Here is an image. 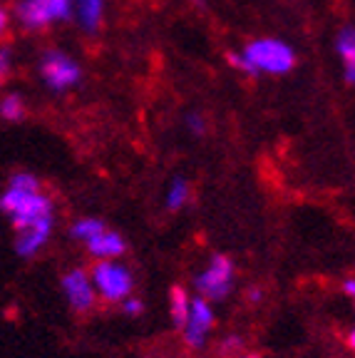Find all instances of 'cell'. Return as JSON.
I'll list each match as a JSON object with an SVG mask.
<instances>
[{"instance_id":"cell-1","label":"cell","mask_w":355,"mask_h":358,"mask_svg":"<svg viewBox=\"0 0 355 358\" xmlns=\"http://www.w3.org/2000/svg\"><path fill=\"white\" fill-rule=\"evenodd\" d=\"M0 212L13 219L15 229H25V227L38 222L45 214H55V209H52L50 196H45L40 189L28 192V189L8 187V192L0 194Z\"/></svg>"},{"instance_id":"cell-2","label":"cell","mask_w":355,"mask_h":358,"mask_svg":"<svg viewBox=\"0 0 355 358\" xmlns=\"http://www.w3.org/2000/svg\"><path fill=\"white\" fill-rule=\"evenodd\" d=\"M244 57L259 73H271V75L289 73L296 65V52L291 50V45L273 38H261L249 43L244 50Z\"/></svg>"},{"instance_id":"cell-3","label":"cell","mask_w":355,"mask_h":358,"mask_svg":"<svg viewBox=\"0 0 355 358\" xmlns=\"http://www.w3.org/2000/svg\"><path fill=\"white\" fill-rule=\"evenodd\" d=\"M92 286L107 301H122L134 289V276L127 266L112 264L110 259H100L92 266Z\"/></svg>"},{"instance_id":"cell-4","label":"cell","mask_w":355,"mask_h":358,"mask_svg":"<svg viewBox=\"0 0 355 358\" xmlns=\"http://www.w3.org/2000/svg\"><path fill=\"white\" fill-rule=\"evenodd\" d=\"M233 279H236V268L231 259L224 254H214L209 268L196 276L194 284L199 289V296H204L206 301H224L231 294Z\"/></svg>"},{"instance_id":"cell-5","label":"cell","mask_w":355,"mask_h":358,"mask_svg":"<svg viewBox=\"0 0 355 358\" xmlns=\"http://www.w3.org/2000/svg\"><path fill=\"white\" fill-rule=\"evenodd\" d=\"M40 75H43L45 85L50 90L65 92L67 87L80 83L82 70H80V65L70 55H65L60 50H50L45 52L43 60H40Z\"/></svg>"},{"instance_id":"cell-6","label":"cell","mask_w":355,"mask_h":358,"mask_svg":"<svg viewBox=\"0 0 355 358\" xmlns=\"http://www.w3.org/2000/svg\"><path fill=\"white\" fill-rule=\"evenodd\" d=\"M73 13V0H22L17 3V17L28 30H40L52 20H65Z\"/></svg>"},{"instance_id":"cell-7","label":"cell","mask_w":355,"mask_h":358,"mask_svg":"<svg viewBox=\"0 0 355 358\" xmlns=\"http://www.w3.org/2000/svg\"><path fill=\"white\" fill-rule=\"evenodd\" d=\"M211 326H214V311H211L209 301L204 296H196L189 301L187 324L182 326L184 341L191 351H199L206 346V336H209Z\"/></svg>"},{"instance_id":"cell-8","label":"cell","mask_w":355,"mask_h":358,"mask_svg":"<svg viewBox=\"0 0 355 358\" xmlns=\"http://www.w3.org/2000/svg\"><path fill=\"white\" fill-rule=\"evenodd\" d=\"M52 229H55V214H45L38 222H33L25 229H17L15 239V252L20 259H33L40 254L48 239H50Z\"/></svg>"},{"instance_id":"cell-9","label":"cell","mask_w":355,"mask_h":358,"mask_svg":"<svg viewBox=\"0 0 355 358\" xmlns=\"http://www.w3.org/2000/svg\"><path fill=\"white\" fill-rule=\"evenodd\" d=\"M62 291L67 294V301L73 306V311L87 313L94 306V286L89 276L85 274V268H73L62 276Z\"/></svg>"},{"instance_id":"cell-10","label":"cell","mask_w":355,"mask_h":358,"mask_svg":"<svg viewBox=\"0 0 355 358\" xmlns=\"http://www.w3.org/2000/svg\"><path fill=\"white\" fill-rule=\"evenodd\" d=\"M124 249H127V241L119 231L105 229L100 234H94L92 239H87V252L94 259H117L122 257Z\"/></svg>"},{"instance_id":"cell-11","label":"cell","mask_w":355,"mask_h":358,"mask_svg":"<svg viewBox=\"0 0 355 358\" xmlns=\"http://www.w3.org/2000/svg\"><path fill=\"white\" fill-rule=\"evenodd\" d=\"M75 6H78V20L82 25V30L94 33V30L100 28L102 0H75Z\"/></svg>"},{"instance_id":"cell-12","label":"cell","mask_w":355,"mask_h":358,"mask_svg":"<svg viewBox=\"0 0 355 358\" xmlns=\"http://www.w3.org/2000/svg\"><path fill=\"white\" fill-rule=\"evenodd\" d=\"M105 222L97 217H85V219H78V222L70 227V236L78 241H87L92 239L94 234H100V231H105Z\"/></svg>"},{"instance_id":"cell-13","label":"cell","mask_w":355,"mask_h":358,"mask_svg":"<svg viewBox=\"0 0 355 358\" xmlns=\"http://www.w3.org/2000/svg\"><path fill=\"white\" fill-rule=\"evenodd\" d=\"M169 299H172V321L177 329H182L187 324V313H189V296L184 286H172L169 291Z\"/></svg>"},{"instance_id":"cell-14","label":"cell","mask_w":355,"mask_h":358,"mask_svg":"<svg viewBox=\"0 0 355 358\" xmlns=\"http://www.w3.org/2000/svg\"><path fill=\"white\" fill-rule=\"evenodd\" d=\"M0 117L8 122H20L25 117V102L20 95H6L0 100Z\"/></svg>"},{"instance_id":"cell-15","label":"cell","mask_w":355,"mask_h":358,"mask_svg":"<svg viewBox=\"0 0 355 358\" xmlns=\"http://www.w3.org/2000/svg\"><path fill=\"white\" fill-rule=\"evenodd\" d=\"M338 52L345 60V67H355V30L350 25L338 33Z\"/></svg>"},{"instance_id":"cell-16","label":"cell","mask_w":355,"mask_h":358,"mask_svg":"<svg viewBox=\"0 0 355 358\" xmlns=\"http://www.w3.org/2000/svg\"><path fill=\"white\" fill-rule=\"evenodd\" d=\"M187 199H189L187 179L177 177L172 182V187H169V192H167V207L172 209V212H177V209H182L184 204H187Z\"/></svg>"},{"instance_id":"cell-17","label":"cell","mask_w":355,"mask_h":358,"mask_svg":"<svg viewBox=\"0 0 355 358\" xmlns=\"http://www.w3.org/2000/svg\"><path fill=\"white\" fill-rule=\"evenodd\" d=\"M10 187L15 189H28V192H38L40 189V179L30 172H15L10 177Z\"/></svg>"},{"instance_id":"cell-18","label":"cell","mask_w":355,"mask_h":358,"mask_svg":"<svg viewBox=\"0 0 355 358\" xmlns=\"http://www.w3.org/2000/svg\"><path fill=\"white\" fill-rule=\"evenodd\" d=\"M142 311H145V301H139V299H134V296L122 299V313L124 316L137 319V316H142Z\"/></svg>"},{"instance_id":"cell-19","label":"cell","mask_w":355,"mask_h":358,"mask_svg":"<svg viewBox=\"0 0 355 358\" xmlns=\"http://www.w3.org/2000/svg\"><path fill=\"white\" fill-rule=\"evenodd\" d=\"M229 62H231L236 70H241V73H246L249 78H256L259 75V70H256L254 65H251L249 60H246L244 55H236V52H229Z\"/></svg>"},{"instance_id":"cell-20","label":"cell","mask_w":355,"mask_h":358,"mask_svg":"<svg viewBox=\"0 0 355 358\" xmlns=\"http://www.w3.org/2000/svg\"><path fill=\"white\" fill-rule=\"evenodd\" d=\"M187 127L191 129V134H196V137H201V134L206 132L204 117H201V115H196V112H191V115H187Z\"/></svg>"},{"instance_id":"cell-21","label":"cell","mask_w":355,"mask_h":358,"mask_svg":"<svg viewBox=\"0 0 355 358\" xmlns=\"http://www.w3.org/2000/svg\"><path fill=\"white\" fill-rule=\"evenodd\" d=\"M8 73H10V50H8V48H0V85L6 83Z\"/></svg>"},{"instance_id":"cell-22","label":"cell","mask_w":355,"mask_h":358,"mask_svg":"<svg viewBox=\"0 0 355 358\" xmlns=\"http://www.w3.org/2000/svg\"><path fill=\"white\" fill-rule=\"evenodd\" d=\"M241 346H244V341H241L239 336H229L226 341L222 343V351L224 353H233V351H239Z\"/></svg>"},{"instance_id":"cell-23","label":"cell","mask_w":355,"mask_h":358,"mask_svg":"<svg viewBox=\"0 0 355 358\" xmlns=\"http://www.w3.org/2000/svg\"><path fill=\"white\" fill-rule=\"evenodd\" d=\"M263 299V286H251L249 291H246V301L249 303H259Z\"/></svg>"},{"instance_id":"cell-24","label":"cell","mask_w":355,"mask_h":358,"mask_svg":"<svg viewBox=\"0 0 355 358\" xmlns=\"http://www.w3.org/2000/svg\"><path fill=\"white\" fill-rule=\"evenodd\" d=\"M343 294H345L348 299H353V296H355V279H353V276H348V279L343 281Z\"/></svg>"},{"instance_id":"cell-25","label":"cell","mask_w":355,"mask_h":358,"mask_svg":"<svg viewBox=\"0 0 355 358\" xmlns=\"http://www.w3.org/2000/svg\"><path fill=\"white\" fill-rule=\"evenodd\" d=\"M8 30V13L0 8V38H3V33Z\"/></svg>"},{"instance_id":"cell-26","label":"cell","mask_w":355,"mask_h":358,"mask_svg":"<svg viewBox=\"0 0 355 358\" xmlns=\"http://www.w3.org/2000/svg\"><path fill=\"white\" fill-rule=\"evenodd\" d=\"M345 346L348 348H355V331L350 329L348 334H345Z\"/></svg>"},{"instance_id":"cell-27","label":"cell","mask_w":355,"mask_h":358,"mask_svg":"<svg viewBox=\"0 0 355 358\" xmlns=\"http://www.w3.org/2000/svg\"><path fill=\"white\" fill-rule=\"evenodd\" d=\"M246 358H263L261 353H251V356H246Z\"/></svg>"}]
</instances>
